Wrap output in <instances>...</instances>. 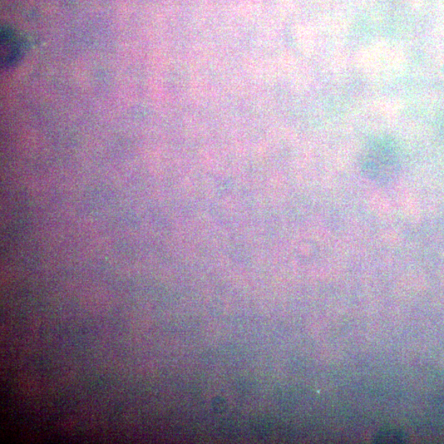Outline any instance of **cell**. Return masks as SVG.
<instances>
[{"mask_svg": "<svg viewBox=\"0 0 444 444\" xmlns=\"http://www.w3.org/2000/svg\"><path fill=\"white\" fill-rule=\"evenodd\" d=\"M359 164L363 176L378 186L393 184L401 171L397 147L388 137H378L369 143Z\"/></svg>", "mask_w": 444, "mask_h": 444, "instance_id": "1", "label": "cell"}, {"mask_svg": "<svg viewBox=\"0 0 444 444\" xmlns=\"http://www.w3.org/2000/svg\"><path fill=\"white\" fill-rule=\"evenodd\" d=\"M22 44L10 29L1 31V62L4 67L17 63L22 56Z\"/></svg>", "mask_w": 444, "mask_h": 444, "instance_id": "2", "label": "cell"}]
</instances>
